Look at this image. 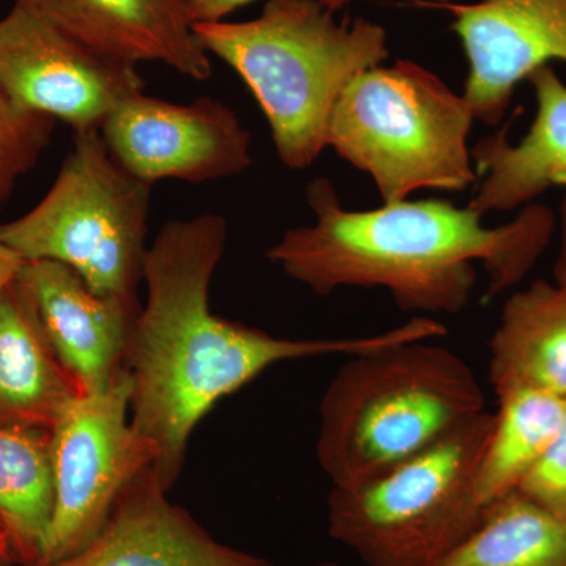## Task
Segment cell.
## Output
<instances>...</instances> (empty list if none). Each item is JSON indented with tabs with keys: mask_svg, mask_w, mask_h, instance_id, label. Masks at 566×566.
I'll list each match as a JSON object with an SVG mask.
<instances>
[{
	"mask_svg": "<svg viewBox=\"0 0 566 566\" xmlns=\"http://www.w3.org/2000/svg\"><path fill=\"white\" fill-rule=\"evenodd\" d=\"M229 222L218 212L175 219L156 234L145 259V303L126 354L134 430L155 446V468L172 490L197 424L219 401L268 368L292 360L354 356L401 342L436 340L446 324L412 316L367 337L285 338L230 322L210 307L212 277L226 255Z\"/></svg>",
	"mask_w": 566,
	"mask_h": 566,
	"instance_id": "1",
	"label": "cell"
},
{
	"mask_svg": "<svg viewBox=\"0 0 566 566\" xmlns=\"http://www.w3.org/2000/svg\"><path fill=\"white\" fill-rule=\"evenodd\" d=\"M314 222L292 227L266 259L286 277L327 296L346 286L382 289L416 316L461 314L475 290V263L488 275L486 300L513 289L542 259L557 230L543 203L486 227L471 207L441 199L346 210L327 178L305 189Z\"/></svg>",
	"mask_w": 566,
	"mask_h": 566,
	"instance_id": "2",
	"label": "cell"
},
{
	"mask_svg": "<svg viewBox=\"0 0 566 566\" xmlns=\"http://www.w3.org/2000/svg\"><path fill=\"white\" fill-rule=\"evenodd\" d=\"M193 33L248 85L279 159L293 170L326 150L331 115L349 82L389 57L381 24L337 21L318 0H268L253 20L202 22Z\"/></svg>",
	"mask_w": 566,
	"mask_h": 566,
	"instance_id": "3",
	"label": "cell"
},
{
	"mask_svg": "<svg viewBox=\"0 0 566 566\" xmlns=\"http://www.w3.org/2000/svg\"><path fill=\"white\" fill-rule=\"evenodd\" d=\"M486 411L471 365L433 340L354 354L319 400L316 460L334 488H354L430 449Z\"/></svg>",
	"mask_w": 566,
	"mask_h": 566,
	"instance_id": "4",
	"label": "cell"
},
{
	"mask_svg": "<svg viewBox=\"0 0 566 566\" xmlns=\"http://www.w3.org/2000/svg\"><path fill=\"white\" fill-rule=\"evenodd\" d=\"M464 95L412 61L375 66L349 82L331 115L327 147L374 180L382 202L422 189L460 192L476 177Z\"/></svg>",
	"mask_w": 566,
	"mask_h": 566,
	"instance_id": "5",
	"label": "cell"
},
{
	"mask_svg": "<svg viewBox=\"0 0 566 566\" xmlns=\"http://www.w3.org/2000/svg\"><path fill=\"white\" fill-rule=\"evenodd\" d=\"M494 415L483 411L386 474L327 495V534L367 566H439L485 516L479 469Z\"/></svg>",
	"mask_w": 566,
	"mask_h": 566,
	"instance_id": "6",
	"label": "cell"
},
{
	"mask_svg": "<svg viewBox=\"0 0 566 566\" xmlns=\"http://www.w3.org/2000/svg\"><path fill=\"white\" fill-rule=\"evenodd\" d=\"M151 186L123 169L99 132L74 133L54 185L0 240L24 262L66 264L93 292L140 303Z\"/></svg>",
	"mask_w": 566,
	"mask_h": 566,
	"instance_id": "7",
	"label": "cell"
},
{
	"mask_svg": "<svg viewBox=\"0 0 566 566\" xmlns=\"http://www.w3.org/2000/svg\"><path fill=\"white\" fill-rule=\"evenodd\" d=\"M132 390L125 368L109 386L77 395L52 427L54 510L40 566L88 545L123 491L156 464L155 446L132 424Z\"/></svg>",
	"mask_w": 566,
	"mask_h": 566,
	"instance_id": "8",
	"label": "cell"
},
{
	"mask_svg": "<svg viewBox=\"0 0 566 566\" xmlns=\"http://www.w3.org/2000/svg\"><path fill=\"white\" fill-rule=\"evenodd\" d=\"M144 84L137 66L99 54L20 3L0 18V87L22 109L73 133L99 132Z\"/></svg>",
	"mask_w": 566,
	"mask_h": 566,
	"instance_id": "9",
	"label": "cell"
},
{
	"mask_svg": "<svg viewBox=\"0 0 566 566\" xmlns=\"http://www.w3.org/2000/svg\"><path fill=\"white\" fill-rule=\"evenodd\" d=\"M99 133L123 169L150 186L223 180L255 163L237 112L211 96L178 104L142 91L112 112Z\"/></svg>",
	"mask_w": 566,
	"mask_h": 566,
	"instance_id": "10",
	"label": "cell"
},
{
	"mask_svg": "<svg viewBox=\"0 0 566 566\" xmlns=\"http://www.w3.org/2000/svg\"><path fill=\"white\" fill-rule=\"evenodd\" d=\"M469 62L464 98L475 120H504L517 85L551 62L566 63V0L446 3Z\"/></svg>",
	"mask_w": 566,
	"mask_h": 566,
	"instance_id": "11",
	"label": "cell"
},
{
	"mask_svg": "<svg viewBox=\"0 0 566 566\" xmlns=\"http://www.w3.org/2000/svg\"><path fill=\"white\" fill-rule=\"evenodd\" d=\"M17 281L77 392L103 389L125 370L140 303L93 292L76 271L51 260L24 262Z\"/></svg>",
	"mask_w": 566,
	"mask_h": 566,
	"instance_id": "12",
	"label": "cell"
},
{
	"mask_svg": "<svg viewBox=\"0 0 566 566\" xmlns=\"http://www.w3.org/2000/svg\"><path fill=\"white\" fill-rule=\"evenodd\" d=\"M167 494L151 465L123 491L88 545L50 566H273L216 539Z\"/></svg>",
	"mask_w": 566,
	"mask_h": 566,
	"instance_id": "13",
	"label": "cell"
},
{
	"mask_svg": "<svg viewBox=\"0 0 566 566\" xmlns=\"http://www.w3.org/2000/svg\"><path fill=\"white\" fill-rule=\"evenodd\" d=\"M99 54L163 63L193 81L210 80L211 57L193 33L185 0H14Z\"/></svg>",
	"mask_w": 566,
	"mask_h": 566,
	"instance_id": "14",
	"label": "cell"
},
{
	"mask_svg": "<svg viewBox=\"0 0 566 566\" xmlns=\"http://www.w3.org/2000/svg\"><path fill=\"white\" fill-rule=\"evenodd\" d=\"M527 81L536 112L526 136L512 144L505 126L472 150L475 172L483 178L469 207L479 214L517 210L551 188H566V84L551 65Z\"/></svg>",
	"mask_w": 566,
	"mask_h": 566,
	"instance_id": "15",
	"label": "cell"
},
{
	"mask_svg": "<svg viewBox=\"0 0 566 566\" xmlns=\"http://www.w3.org/2000/svg\"><path fill=\"white\" fill-rule=\"evenodd\" d=\"M488 381L497 398L532 390L566 400V292L556 282L510 294L490 338Z\"/></svg>",
	"mask_w": 566,
	"mask_h": 566,
	"instance_id": "16",
	"label": "cell"
},
{
	"mask_svg": "<svg viewBox=\"0 0 566 566\" xmlns=\"http://www.w3.org/2000/svg\"><path fill=\"white\" fill-rule=\"evenodd\" d=\"M18 279V277H17ZM81 395L18 281L0 290V422L52 430Z\"/></svg>",
	"mask_w": 566,
	"mask_h": 566,
	"instance_id": "17",
	"label": "cell"
},
{
	"mask_svg": "<svg viewBox=\"0 0 566 566\" xmlns=\"http://www.w3.org/2000/svg\"><path fill=\"white\" fill-rule=\"evenodd\" d=\"M52 510L51 431L0 422V526L18 565H41Z\"/></svg>",
	"mask_w": 566,
	"mask_h": 566,
	"instance_id": "18",
	"label": "cell"
},
{
	"mask_svg": "<svg viewBox=\"0 0 566 566\" xmlns=\"http://www.w3.org/2000/svg\"><path fill=\"white\" fill-rule=\"evenodd\" d=\"M497 400L479 469V495L486 509L520 488L556 438L566 415V400L549 394L523 390Z\"/></svg>",
	"mask_w": 566,
	"mask_h": 566,
	"instance_id": "19",
	"label": "cell"
},
{
	"mask_svg": "<svg viewBox=\"0 0 566 566\" xmlns=\"http://www.w3.org/2000/svg\"><path fill=\"white\" fill-rule=\"evenodd\" d=\"M439 566H566V520L513 491Z\"/></svg>",
	"mask_w": 566,
	"mask_h": 566,
	"instance_id": "20",
	"label": "cell"
},
{
	"mask_svg": "<svg viewBox=\"0 0 566 566\" xmlns=\"http://www.w3.org/2000/svg\"><path fill=\"white\" fill-rule=\"evenodd\" d=\"M57 122L22 109L0 87V207L51 144Z\"/></svg>",
	"mask_w": 566,
	"mask_h": 566,
	"instance_id": "21",
	"label": "cell"
},
{
	"mask_svg": "<svg viewBox=\"0 0 566 566\" xmlns=\"http://www.w3.org/2000/svg\"><path fill=\"white\" fill-rule=\"evenodd\" d=\"M516 491L566 520V415L556 438Z\"/></svg>",
	"mask_w": 566,
	"mask_h": 566,
	"instance_id": "22",
	"label": "cell"
},
{
	"mask_svg": "<svg viewBox=\"0 0 566 566\" xmlns=\"http://www.w3.org/2000/svg\"><path fill=\"white\" fill-rule=\"evenodd\" d=\"M253 0H185L186 9L193 24L219 22Z\"/></svg>",
	"mask_w": 566,
	"mask_h": 566,
	"instance_id": "23",
	"label": "cell"
},
{
	"mask_svg": "<svg viewBox=\"0 0 566 566\" xmlns=\"http://www.w3.org/2000/svg\"><path fill=\"white\" fill-rule=\"evenodd\" d=\"M558 252L554 263V282L566 292V193L557 212Z\"/></svg>",
	"mask_w": 566,
	"mask_h": 566,
	"instance_id": "24",
	"label": "cell"
},
{
	"mask_svg": "<svg viewBox=\"0 0 566 566\" xmlns=\"http://www.w3.org/2000/svg\"><path fill=\"white\" fill-rule=\"evenodd\" d=\"M24 260L0 240V290L17 281Z\"/></svg>",
	"mask_w": 566,
	"mask_h": 566,
	"instance_id": "25",
	"label": "cell"
},
{
	"mask_svg": "<svg viewBox=\"0 0 566 566\" xmlns=\"http://www.w3.org/2000/svg\"><path fill=\"white\" fill-rule=\"evenodd\" d=\"M319 3L329 11H335L344 9L346 3L352 2V0H318ZM417 2L430 3V6L442 7L446 3H449V0H417Z\"/></svg>",
	"mask_w": 566,
	"mask_h": 566,
	"instance_id": "26",
	"label": "cell"
},
{
	"mask_svg": "<svg viewBox=\"0 0 566 566\" xmlns=\"http://www.w3.org/2000/svg\"><path fill=\"white\" fill-rule=\"evenodd\" d=\"M0 560H13L9 535H7L2 526H0Z\"/></svg>",
	"mask_w": 566,
	"mask_h": 566,
	"instance_id": "27",
	"label": "cell"
},
{
	"mask_svg": "<svg viewBox=\"0 0 566 566\" xmlns=\"http://www.w3.org/2000/svg\"><path fill=\"white\" fill-rule=\"evenodd\" d=\"M0 566H20L13 560H0Z\"/></svg>",
	"mask_w": 566,
	"mask_h": 566,
	"instance_id": "28",
	"label": "cell"
},
{
	"mask_svg": "<svg viewBox=\"0 0 566 566\" xmlns=\"http://www.w3.org/2000/svg\"><path fill=\"white\" fill-rule=\"evenodd\" d=\"M311 566H344V565H337V564H318V565H311Z\"/></svg>",
	"mask_w": 566,
	"mask_h": 566,
	"instance_id": "29",
	"label": "cell"
}]
</instances>
